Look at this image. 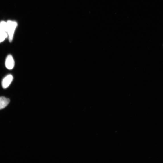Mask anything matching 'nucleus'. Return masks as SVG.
I'll use <instances>...</instances> for the list:
<instances>
[{
    "mask_svg": "<svg viewBox=\"0 0 163 163\" xmlns=\"http://www.w3.org/2000/svg\"><path fill=\"white\" fill-rule=\"evenodd\" d=\"M7 32L9 41L11 42L13 40L14 33L16 28L18 24L15 21H9L7 22Z\"/></svg>",
    "mask_w": 163,
    "mask_h": 163,
    "instance_id": "obj_1",
    "label": "nucleus"
},
{
    "mask_svg": "<svg viewBox=\"0 0 163 163\" xmlns=\"http://www.w3.org/2000/svg\"><path fill=\"white\" fill-rule=\"evenodd\" d=\"M13 79V77L11 75H9L3 78L2 82V86L3 88H7L10 85Z\"/></svg>",
    "mask_w": 163,
    "mask_h": 163,
    "instance_id": "obj_2",
    "label": "nucleus"
},
{
    "mask_svg": "<svg viewBox=\"0 0 163 163\" xmlns=\"http://www.w3.org/2000/svg\"><path fill=\"white\" fill-rule=\"evenodd\" d=\"M5 65L6 67L9 70H12L14 67L15 62L12 56L8 55L6 59Z\"/></svg>",
    "mask_w": 163,
    "mask_h": 163,
    "instance_id": "obj_3",
    "label": "nucleus"
},
{
    "mask_svg": "<svg viewBox=\"0 0 163 163\" xmlns=\"http://www.w3.org/2000/svg\"><path fill=\"white\" fill-rule=\"evenodd\" d=\"M9 99L4 97H0V110L5 108L10 102Z\"/></svg>",
    "mask_w": 163,
    "mask_h": 163,
    "instance_id": "obj_4",
    "label": "nucleus"
},
{
    "mask_svg": "<svg viewBox=\"0 0 163 163\" xmlns=\"http://www.w3.org/2000/svg\"><path fill=\"white\" fill-rule=\"evenodd\" d=\"M0 29L7 32V23L4 21H2L0 22Z\"/></svg>",
    "mask_w": 163,
    "mask_h": 163,
    "instance_id": "obj_5",
    "label": "nucleus"
},
{
    "mask_svg": "<svg viewBox=\"0 0 163 163\" xmlns=\"http://www.w3.org/2000/svg\"><path fill=\"white\" fill-rule=\"evenodd\" d=\"M6 38L4 36L0 34V43L3 42Z\"/></svg>",
    "mask_w": 163,
    "mask_h": 163,
    "instance_id": "obj_6",
    "label": "nucleus"
}]
</instances>
